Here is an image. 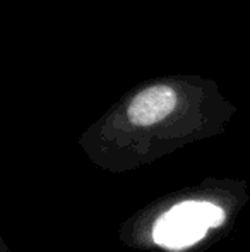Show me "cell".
I'll list each match as a JSON object with an SVG mask.
<instances>
[{
	"mask_svg": "<svg viewBox=\"0 0 250 252\" xmlns=\"http://www.w3.org/2000/svg\"><path fill=\"white\" fill-rule=\"evenodd\" d=\"M207 232V225L200 221H189L178 216L173 209L158 218L153 228V240L167 249H184L199 242Z\"/></svg>",
	"mask_w": 250,
	"mask_h": 252,
	"instance_id": "obj_1",
	"label": "cell"
}]
</instances>
